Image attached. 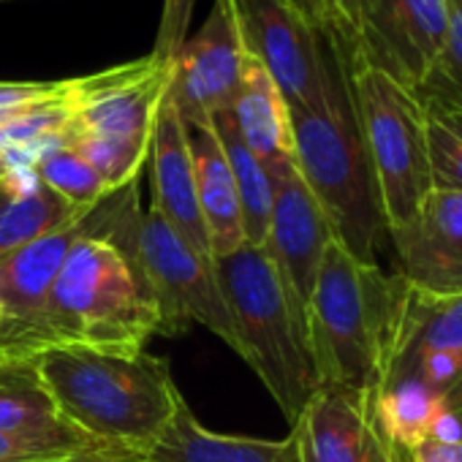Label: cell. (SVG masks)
<instances>
[{"instance_id":"cell-1","label":"cell","mask_w":462,"mask_h":462,"mask_svg":"<svg viewBox=\"0 0 462 462\" xmlns=\"http://www.w3.org/2000/svg\"><path fill=\"white\" fill-rule=\"evenodd\" d=\"M31 359L71 427L134 457L155 446L185 402L169 359L147 351L55 343Z\"/></svg>"},{"instance_id":"cell-2","label":"cell","mask_w":462,"mask_h":462,"mask_svg":"<svg viewBox=\"0 0 462 462\" xmlns=\"http://www.w3.org/2000/svg\"><path fill=\"white\" fill-rule=\"evenodd\" d=\"M289 115L294 163L321 204L335 240L354 259L378 264V243L389 231L354 104L348 66L335 44L321 104L313 109H289Z\"/></svg>"},{"instance_id":"cell-3","label":"cell","mask_w":462,"mask_h":462,"mask_svg":"<svg viewBox=\"0 0 462 462\" xmlns=\"http://www.w3.org/2000/svg\"><path fill=\"white\" fill-rule=\"evenodd\" d=\"M212 267L237 335V354L294 424L319 389L305 310L264 248L243 245L215 256Z\"/></svg>"},{"instance_id":"cell-4","label":"cell","mask_w":462,"mask_h":462,"mask_svg":"<svg viewBox=\"0 0 462 462\" xmlns=\"http://www.w3.org/2000/svg\"><path fill=\"white\" fill-rule=\"evenodd\" d=\"M171 50L66 79L63 144L74 147L115 193L139 180L161 101L171 79Z\"/></svg>"},{"instance_id":"cell-5","label":"cell","mask_w":462,"mask_h":462,"mask_svg":"<svg viewBox=\"0 0 462 462\" xmlns=\"http://www.w3.org/2000/svg\"><path fill=\"white\" fill-rule=\"evenodd\" d=\"M394 302V275L327 245L308 302V343L319 386L373 394Z\"/></svg>"},{"instance_id":"cell-6","label":"cell","mask_w":462,"mask_h":462,"mask_svg":"<svg viewBox=\"0 0 462 462\" xmlns=\"http://www.w3.org/2000/svg\"><path fill=\"white\" fill-rule=\"evenodd\" d=\"M158 332V308L136 264L117 245L93 235L82 237L50 291L44 343L144 351Z\"/></svg>"},{"instance_id":"cell-7","label":"cell","mask_w":462,"mask_h":462,"mask_svg":"<svg viewBox=\"0 0 462 462\" xmlns=\"http://www.w3.org/2000/svg\"><path fill=\"white\" fill-rule=\"evenodd\" d=\"M106 243L117 245L142 273L158 308V335L174 337L185 335L190 324H201L231 351H237V335L212 259L193 251L152 207L142 212L139 193L123 209Z\"/></svg>"},{"instance_id":"cell-8","label":"cell","mask_w":462,"mask_h":462,"mask_svg":"<svg viewBox=\"0 0 462 462\" xmlns=\"http://www.w3.org/2000/svg\"><path fill=\"white\" fill-rule=\"evenodd\" d=\"M348 77L386 231H394L413 220L432 190L424 106L411 90L370 66L354 63Z\"/></svg>"},{"instance_id":"cell-9","label":"cell","mask_w":462,"mask_h":462,"mask_svg":"<svg viewBox=\"0 0 462 462\" xmlns=\"http://www.w3.org/2000/svg\"><path fill=\"white\" fill-rule=\"evenodd\" d=\"M136 182L104 196L85 217L0 256V354L33 356L44 343V310L71 248L93 235L106 240L117 226Z\"/></svg>"},{"instance_id":"cell-10","label":"cell","mask_w":462,"mask_h":462,"mask_svg":"<svg viewBox=\"0 0 462 462\" xmlns=\"http://www.w3.org/2000/svg\"><path fill=\"white\" fill-rule=\"evenodd\" d=\"M459 373L462 294H432L408 283L397 273L375 389L394 381H419L443 397Z\"/></svg>"},{"instance_id":"cell-11","label":"cell","mask_w":462,"mask_h":462,"mask_svg":"<svg viewBox=\"0 0 462 462\" xmlns=\"http://www.w3.org/2000/svg\"><path fill=\"white\" fill-rule=\"evenodd\" d=\"M237 31L254 58L278 85L289 109H313L324 98L332 44L291 0H231Z\"/></svg>"},{"instance_id":"cell-12","label":"cell","mask_w":462,"mask_h":462,"mask_svg":"<svg viewBox=\"0 0 462 462\" xmlns=\"http://www.w3.org/2000/svg\"><path fill=\"white\" fill-rule=\"evenodd\" d=\"M248 63L231 0H212V9L199 33L177 44L171 52L169 98L180 117L209 120L226 112L237 93Z\"/></svg>"},{"instance_id":"cell-13","label":"cell","mask_w":462,"mask_h":462,"mask_svg":"<svg viewBox=\"0 0 462 462\" xmlns=\"http://www.w3.org/2000/svg\"><path fill=\"white\" fill-rule=\"evenodd\" d=\"M446 25V0H370L354 63L416 93L443 50Z\"/></svg>"},{"instance_id":"cell-14","label":"cell","mask_w":462,"mask_h":462,"mask_svg":"<svg viewBox=\"0 0 462 462\" xmlns=\"http://www.w3.org/2000/svg\"><path fill=\"white\" fill-rule=\"evenodd\" d=\"M267 171L273 182V212L262 248L308 319L313 283L335 235L294 161L267 166Z\"/></svg>"},{"instance_id":"cell-15","label":"cell","mask_w":462,"mask_h":462,"mask_svg":"<svg viewBox=\"0 0 462 462\" xmlns=\"http://www.w3.org/2000/svg\"><path fill=\"white\" fill-rule=\"evenodd\" d=\"M400 275L432 294H462V193L432 188L411 223L389 231Z\"/></svg>"},{"instance_id":"cell-16","label":"cell","mask_w":462,"mask_h":462,"mask_svg":"<svg viewBox=\"0 0 462 462\" xmlns=\"http://www.w3.org/2000/svg\"><path fill=\"white\" fill-rule=\"evenodd\" d=\"M302 462H397V451L375 427L370 397L319 386L291 424Z\"/></svg>"},{"instance_id":"cell-17","label":"cell","mask_w":462,"mask_h":462,"mask_svg":"<svg viewBox=\"0 0 462 462\" xmlns=\"http://www.w3.org/2000/svg\"><path fill=\"white\" fill-rule=\"evenodd\" d=\"M147 161H150V180H152V209L193 251L212 259L207 226L196 196V177H193L185 120L180 117L174 101L169 98V90L155 117Z\"/></svg>"},{"instance_id":"cell-18","label":"cell","mask_w":462,"mask_h":462,"mask_svg":"<svg viewBox=\"0 0 462 462\" xmlns=\"http://www.w3.org/2000/svg\"><path fill=\"white\" fill-rule=\"evenodd\" d=\"M136 462H302V457L294 430L281 440L226 435L204 427L182 402L166 432Z\"/></svg>"},{"instance_id":"cell-19","label":"cell","mask_w":462,"mask_h":462,"mask_svg":"<svg viewBox=\"0 0 462 462\" xmlns=\"http://www.w3.org/2000/svg\"><path fill=\"white\" fill-rule=\"evenodd\" d=\"M185 134H188V147H190V161H193L199 209L207 226L209 254L212 259L226 256L245 245L243 207H240L235 174H231L228 158L209 120L185 123Z\"/></svg>"},{"instance_id":"cell-20","label":"cell","mask_w":462,"mask_h":462,"mask_svg":"<svg viewBox=\"0 0 462 462\" xmlns=\"http://www.w3.org/2000/svg\"><path fill=\"white\" fill-rule=\"evenodd\" d=\"M0 432L50 440L71 451L104 448L63 419L31 356L0 359Z\"/></svg>"},{"instance_id":"cell-21","label":"cell","mask_w":462,"mask_h":462,"mask_svg":"<svg viewBox=\"0 0 462 462\" xmlns=\"http://www.w3.org/2000/svg\"><path fill=\"white\" fill-rule=\"evenodd\" d=\"M228 117L235 123L245 147L264 163L278 166L294 161V134L291 115L283 93L273 82V77L248 58L237 93L228 104Z\"/></svg>"},{"instance_id":"cell-22","label":"cell","mask_w":462,"mask_h":462,"mask_svg":"<svg viewBox=\"0 0 462 462\" xmlns=\"http://www.w3.org/2000/svg\"><path fill=\"white\" fill-rule=\"evenodd\" d=\"M370 411L383 440L394 451L408 454L432 435L438 419L446 413V402L419 381H394L370 394Z\"/></svg>"},{"instance_id":"cell-23","label":"cell","mask_w":462,"mask_h":462,"mask_svg":"<svg viewBox=\"0 0 462 462\" xmlns=\"http://www.w3.org/2000/svg\"><path fill=\"white\" fill-rule=\"evenodd\" d=\"M215 136L223 144V152L228 158L231 174H235L240 207H243V228H245V245L262 248L270 228V212H273V182L267 166L245 147L240 139L235 123L228 112H217L209 117Z\"/></svg>"},{"instance_id":"cell-24","label":"cell","mask_w":462,"mask_h":462,"mask_svg":"<svg viewBox=\"0 0 462 462\" xmlns=\"http://www.w3.org/2000/svg\"><path fill=\"white\" fill-rule=\"evenodd\" d=\"M88 212L74 209L44 182L28 193H14L0 185V256H6L50 231L77 223Z\"/></svg>"},{"instance_id":"cell-25","label":"cell","mask_w":462,"mask_h":462,"mask_svg":"<svg viewBox=\"0 0 462 462\" xmlns=\"http://www.w3.org/2000/svg\"><path fill=\"white\" fill-rule=\"evenodd\" d=\"M446 12L448 25L443 50L413 96L424 109L462 120V0H446Z\"/></svg>"},{"instance_id":"cell-26","label":"cell","mask_w":462,"mask_h":462,"mask_svg":"<svg viewBox=\"0 0 462 462\" xmlns=\"http://www.w3.org/2000/svg\"><path fill=\"white\" fill-rule=\"evenodd\" d=\"M36 174L52 193L79 212H90L104 196H109L101 174L69 144L44 150L36 161Z\"/></svg>"},{"instance_id":"cell-27","label":"cell","mask_w":462,"mask_h":462,"mask_svg":"<svg viewBox=\"0 0 462 462\" xmlns=\"http://www.w3.org/2000/svg\"><path fill=\"white\" fill-rule=\"evenodd\" d=\"M291 4L340 50L346 63H354L370 0H291Z\"/></svg>"},{"instance_id":"cell-28","label":"cell","mask_w":462,"mask_h":462,"mask_svg":"<svg viewBox=\"0 0 462 462\" xmlns=\"http://www.w3.org/2000/svg\"><path fill=\"white\" fill-rule=\"evenodd\" d=\"M432 188L462 193V120L424 109Z\"/></svg>"},{"instance_id":"cell-29","label":"cell","mask_w":462,"mask_h":462,"mask_svg":"<svg viewBox=\"0 0 462 462\" xmlns=\"http://www.w3.org/2000/svg\"><path fill=\"white\" fill-rule=\"evenodd\" d=\"M77 454L66 446L50 443V440H33L12 432H0V462H42V459H58Z\"/></svg>"},{"instance_id":"cell-30","label":"cell","mask_w":462,"mask_h":462,"mask_svg":"<svg viewBox=\"0 0 462 462\" xmlns=\"http://www.w3.org/2000/svg\"><path fill=\"white\" fill-rule=\"evenodd\" d=\"M411 462H462V440H438L427 438L413 451H408Z\"/></svg>"},{"instance_id":"cell-31","label":"cell","mask_w":462,"mask_h":462,"mask_svg":"<svg viewBox=\"0 0 462 462\" xmlns=\"http://www.w3.org/2000/svg\"><path fill=\"white\" fill-rule=\"evenodd\" d=\"M42 462H136L134 454L104 446V448H88V451H77L69 457H58V459H42Z\"/></svg>"},{"instance_id":"cell-32","label":"cell","mask_w":462,"mask_h":462,"mask_svg":"<svg viewBox=\"0 0 462 462\" xmlns=\"http://www.w3.org/2000/svg\"><path fill=\"white\" fill-rule=\"evenodd\" d=\"M430 438H438V440H462V408L459 411H446L438 419V424H435V430H432Z\"/></svg>"},{"instance_id":"cell-33","label":"cell","mask_w":462,"mask_h":462,"mask_svg":"<svg viewBox=\"0 0 462 462\" xmlns=\"http://www.w3.org/2000/svg\"><path fill=\"white\" fill-rule=\"evenodd\" d=\"M443 402H446V411H459V408H462V373H459V378L451 383V389L443 394Z\"/></svg>"},{"instance_id":"cell-34","label":"cell","mask_w":462,"mask_h":462,"mask_svg":"<svg viewBox=\"0 0 462 462\" xmlns=\"http://www.w3.org/2000/svg\"><path fill=\"white\" fill-rule=\"evenodd\" d=\"M397 462H411V459H408V454H405V451H397Z\"/></svg>"},{"instance_id":"cell-35","label":"cell","mask_w":462,"mask_h":462,"mask_svg":"<svg viewBox=\"0 0 462 462\" xmlns=\"http://www.w3.org/2000/svg\"><path fill=\"white\" fill-rule=\"evenodd\" d=\"M0 359H4V354H0Z\"/></svg>"},{"instance_id":"cell-36","label":"cell","mask_w":462,"mask_h":462,"mask_svg":"<svg viewBox=\"0 0 462 462\" xmlns=\"http://www.w3.org/2000/svg\"><path fill=\"white\" fill-rule=\"evenodd\" d=\"M0 4H4V0H0Z\"/></svg>"}]
</instances>
